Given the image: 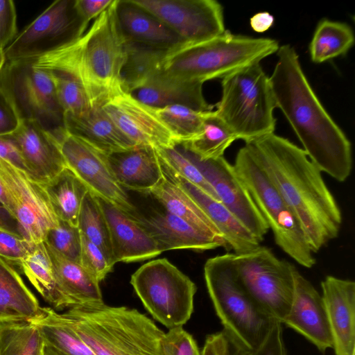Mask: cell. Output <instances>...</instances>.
Returning a JSON list of instances; mask_svg holds the SVG:
<instances>
[{
    "label": "cell",
    "mask_w": 355,
    "mask_h": 355,
    "mask_svg": "<svg viewBox=\"0 0 355 355\" xmlns=\"http://www.w3.org/2000/svg\"><path fill=\"white\" fill-rule=\"evenodd\" d=\"M245 145L297 218L313 253L338 237L340 209L302 148L275 133Z\"/></svg>",
    "instance_id": "1"
},
{
    "label": "cell",
    "mask_w": 355,
    "mask_h": 355,
    "mask_svg": "<svg viewBox=\"0 0 355 355\" xmlns=\"http://www.w3.org/2000/svg\"><path fill=\"white\" fill-rule=\"evenodd\" d=\"M269 76L276 107L284 114L311 161L338 182L352 169V144L313 90L291 44L279 46Z\"/></svg>",
    "instance_id": "2"
},
{
    "label": "cell",
    "mask_w": 355,
    "mask_h": 355,
    "mask_svg": "<svg viewBox=\"0 0 355 355\" xmlns=\"http://www.w3.org/2000/svg\"><path fill=\"white\" fill-rule=\"evenodd\" d=\"M115 3L114 0L80 38L32 60L37 69L63 71L76 78L92 105H101L112 94L123 89L120 76L125 48Z\"/></svg>",
    "instance_id": "3"
},
{
    "label": "cell",
    "mask_w": 355,
    "mask_h": 355,
    "mask_svg": "<svg viewBox=\"0 0 355 355\" xmlns=\"http://www.w3.org/2000/svg\"><path fill=\"white\" fill-rule=\"evenodd\" d=\"M63 315L95 355H162L164 332L137 309L103 302Z\"/></svg>",
    "instance_id": "4"
},
{
    "label": "cell",
    "mask_w": 355,
    "mask_h": 355,
    "mask_svg": "<svg viewBox=\"0 0 355 355\" xmlns=\"http://www.w3.org/2000/svg\"><path fill=\"white\" fill-rule=\"evenodd\" d=\"M278 42L225 31L212 39L185 44L169 51L162 71L183 80L204 83L221 78L277 53Z\"/></svg>",
    "instance_id": "5"
},
{
    "label": "cell",
    "mask_w": 355,
    "mask_h": 355,
    "mask_svg": "<svg viewBox=\"0 0 355 355\" xmlns=\"http://www.w3.org/2000/svg\"><path fill=\"white\" fill-rule=\"evenodd\" d=\"M204 277L223 329L248 351L257 349L277 320L243 286L233 266L232 253L207 259Z\"/></svg>",
    "instance_id": "6"
},
{
    "label": "cell",
    "mask_w": 355,
    "mask_h": 355,
    "mask_svg": "<svg viewBox=\"0 0 355 355\" xmlns=\"http://www.w3.org/2000/svg\"><path fill=\"white\" fill-rule=\"evenodd\" d=\"M221 89L214 112L236 139L248 142L274 133L276 105L269 76L260 62L223 78Z\"/></svg>",
    "instance_id": "7"
},
{
    "label": "cell",
    "mask_w": 355,
    "mask_h": 355,
    "mask_svg": "<svg viewBox=\"0 0 355 355\" xmlns=\"http://www.w3.org/2000/svg\"><path fill=\"white\" fill-rule=\"evenodd\" d=\"M233 166L272 230L276 244L300 265L312 268L316 261L297 218L246 145L239 150Z\"/></svg>",
    "instance_id": "8"
},
{
    "label": "cell",
    "mask_w": 355,
    "mask_h": 355,
    "mask_svg": "<svg viewBox=\"0 0 355 355\" xmlns=\"http://www.w3.org/2000/svg\"><path fill=\"white\" fill-rule=\"evenodd\" d=\"M130 284L146 309L168 329L182 327L190 319L197 287L166 259L142 265Z\"/></svg>",
    "instance_id": "9"
},
{
    "label": "cell",
    "mask_w": 355,
    "mask_h": 355,
    "mask_svg": "<svg viewBox=\"0 0 355 355\" xmlns=\"http://www.w3.org/2000/svg\"><path fill=\"white\" fill-rule=\"evenodd\" d=\"M0 92L19 121H36L49 132L64 127L52 80L32 60L6 62L0 73Z\"/></svg>",
    "instance_id": "10"
},
{
    "label": "cell",
    "mask_w": 355,
    "mask_h": 355,
    "mask_svg": "<svg viewBox=\"0 0 355 355\" xmlns=\"http://www.w3.org/2000/svg\"><path fill=\"white\" fill-rule=\"evenodd\" d=\"M232 261L236 275L248 292L282 323L293 300L296 267L261 245L244 254L232 253Z\"/></svg>",
    "instance_id": "11"
},
{
    "label": "cell",
    "mask_w": 355,
    "mask_h": 355,
    "mask_svg": "<svg viewBox=\"0 0 355 355\" xmlns=\"http://www.w3.org/2000/svg\"><path fill=\"white\" fill-rule=\"evenodd\" d=\"M88 24L76 0H57L26 26L3 51L6 61L33 60L80 38Z\"/></svg>",
    "instance_id": "12"
},
{
    "label": "cell",
    "mask_w": 355,
    "mask_h": 355,
    "mask_svg": "<svg viewBox=\"0 0 355 355\" xmlns=\"http://www.w3.org/2000/svg\"><path fill=\"white\" fill-rule=\"evenodd\" d=\"M0 181L17 224L19 234L29 243H42L59 223L43 184L26 171L0 159Z\"/></svg>",
    "instance_id": "13"
},
{
    "label": "cell",
    "mask_w": 355,
    "mask_h": 355,
    "mask_svg": "<svg viewBox=\"0 0 355 355\" xmlns=\"http://www.w3.org/2000/svg\"><path fill=\"white\" fill-rule=\"evenodd\" d=\"M69 168L94 196L110 202L133 218L138 215L117 182L103 153L69 133L64 127L50 132Z\"/></svg>",
    "instance_id": "14"
},
{
    "label": "cell",
    "mask_w": 355,
    "mask_h": 355,
    "mask_svg": "<svg viewBox=\"0 0 355 355\" xmlns=\"http://www.w3.org/2000/svg\"><path fill=\"white\" fill-rule=\"evenodd\" d=\"M167 24L187 44L223 34V8L215 0H134Z\"/></svg>",
    "instance_id": "15"
},
{
    "label": "cell",
    "mask_w": 355,
    "mask_h": 355,
    "mask_svg": "<svg viewBox=\"0 0 355 355\" xmlns=\"http://www.w3.org/2000/svg\"><path fill=\"white\" fill-rule=\"evenodd\" d=\"M182 149L211 184L218 200L261 242L269 227L233 165L224 157L200 160Z\"/></svg>",
    "instance_id": "16"
},
{
    "label": "cell",
    "mask_w": 355,
    "mask_h": 355,
    "mask_svg": "<svg viewBox=\"0 0 355 355\" xmlns=\"http://www.w3.org/2000/svg\"><path fill=\"white\" fill-rule=\"evenodd\" d=\"M101 107L121 132L137 145L155 148L177 146L155 108L140 102L130 93L119 90L109 96Z\"/></svg>",
    "instance_id": "17"
},
{
    "label": "cell",
    "mask_w": 355,
    "mask_h": 355,
    "mask_svg": "<svg viewBox=\"0 0 355 355\" xmlns=\"http://www.w3.org/2000/svg\"><path fill=\"white\" fill-rule=\"evenodd\" d=\"M282 323L304 336L320 352L333 348V339L322 295L313 284L295 270L294 293Z\"/></svg>",
    "instance_id": "18"
},
{
    "label": "cell",
    "mask_w": 355,
    "mask_h": 355,
    "mask_svg": "<svg viewBox=\"0 0 355 355\" xmlns=\"http://www.w3.org/2000/svg\"><path fill=\"white\" fill-rule=\"evenodd\" d=\"M9 137L19 149L28 174L40 183H48L67 167L57 141L37 121H20Z\"/></svg>",
    "instance_id": "19"
},
{
    "label": "cell",
    "mask_w": 355,
    "mask_h": 355,
    "mask_svg": "<svg viewBox=\"0 0 355 355\" xmlns=\"http://www.w3.org/2000/svg\"><path fill=\"white\" fill-rule=\"evenodd\" d=\"M159 162L164 177L188 194L214 223L224 241L227 250L232 251L234 254H241L260 245L261 242L219 200L175 174L160 159Z\"/></svg>",
    "instance_id": "20"
},
{
    "label": "cell",
    "mask_w": 355,
    "mask_h": 355,
    "mask_svg": "<svg viewBox=\"0 0 355 355\" xmlns=\"http://www.w3.org/2000/svg\"><path fill=\"white\" fill-rule=\"evenodd\" d=\"M335 355H355V283L332 275L321 282Z\"/></svg>",
    "instance_id": "21"
},
{
    "label": "cell",
    "mask_w": 355,
    "mask_h": 355,
    "mask_svg": "<svg viewBox=\"0 0 355 355\" xmlns=\"http://www.w3.org/2000/svg\"><path fill=\"white\" fill-rule=\"evenodd\" d=\"M96 197L109 227L114 263L144 261L162 253L150 233L136 219L112 203Z\"/></svg>",
    "instance_id": "22"
},
{
    "label": "cell",
    "mask_w": 355,
    "mask_h": 355,
    "mask_svg": "<svg viewBox=\"0 0 355 355\" xmlns=\"http://www.w3.org/2000/svg\"><path fill=\"white\" fill-rule=\"evenodd\" d=\"M115 15L125 42L169 51L187 44L162 20L134 0H116Z\"/></svg>",
    "instance_id": "23"
},
{
    "label": "cell",
    "mask_w": 355,
    "mask_h": 355,
    "mask_svg": "<svg viewBox=\"0 0 355 355\" xmlns=\"http://www.w3.org/2000/svg\"><path fill=\"white\" fill-rule=\"evenodd\" d=\"M135 219L150 233L162 252L177 249L205 251L225 248L221 238L204 232L166 210L148 216L139 214Z\"/></svg>",
    "instance_id": "24"
},
{
    "label": "cell",
    "mask_w": 355,
    "mask_h": 355,
    "mask_svg": "<svg viewBox=\"0 0 355 355\" xmlns=\"http://www.w3.org/2000/svg\"><path fill=\"white\" fill-rule=\"evenodd\" d=\"M104 155L117 182L123 189L150 193L164 178L153 147L136 146Z\"/></svg>",
    "instance_id": "25"
},
{
    "label": "cell",
    "mask_w": 355,
    "mask_h": 355,
    "mask_svg": "<svg viewBox=\"0 0 355 355\" xmlns=\"http://www.w3.org/2000/svg\"><path fill=\"white\" fill-rule=\"evenodd\" d=\"M42 245L55 275L58 293L56 310L103 302L99 282L80 264L66 259L45 241Z\"/></svg>",
    "instance_id": "26"
},
{
    "label": "cell",
    "mask_w": 355,
    "mask_h": 355,
    "mask_svg": "<svg viewBox=\"0 0 355 355\" xmlns=\"http://www.w3.org/2000/svg\"><path fill=\"white\" fill-rule=\"evenodd\" d=\"M64 127L69 133L105 155L138 146L121 132L101 105H93L82 114L64 116Z\"/></svg>",
    "instance_id": "27"
},
{
    "label": "cell",
    "mask_w": 355,
    "mask_h": 355,
    "mask_svg": "<svg viewBox=\"0 0 355 355\" xmlns=\"http://www.w3.org/2000/svg\"><path fill=\"white\" fill-rule=\"evenodd\" d=\"M202 85L171 77L162 71L130 94L153 107L180 105L200 111L213 110L214 105L209 104L204 97Z\"/></svg>",
    "instance_id": "28"
},
{
    "label": "cell",
    "mask_w": 355,
    "mask_h": 355,
    "mask_svg": "<svg viewBox=\"0 0 355 355\" xmlns=\"http://www.w3.org/2000/svg\"><path fill=\"white\" fill-rule=\"evenodd\" d=\"M41 307L21 272L0 257V323L30 321L39 313Z\"/></svg>",
    "instance_id": "29"
},
{
    "label": "cell",
    "mask_w": 355,
    "mask_h": 355,
    "mask_svg": "<svg viewBox=\"0 0 355 355\" xmlns=\"http://www.w3.org/2000/svg\"><path fill=\"white\" fill-rule=\"evenodd\" d=\"M30 322L38 328L46 345L65 355H95L63 313L53 308L42 306Z\"/></svg>",
    "instance_id": "30"
},
{
    "label": "cell",
    "mask_w": 355,
    "mask_h": 355,
    "mask_svg": "<svg viewBox=\"0 0 355 355\" xmlns=\"http://www.w3.org/2000/svg\"><path fill=\"white\" fill-rule=\"evenodd\" d=\"M125 48L121 84L123 90L131 93L162 71L163 64L169 51L130 42H125Z\"/></svg>",
    "instance_id": "31"
},
{
    "label": "cell",
    "mask_w": 355,
    "mask_h": 355,
    "mask_svg": "<svg viewBox=\"0 0 355 355\" xmlns=\"http://www.w3.org/2000/svg\"><path fill=\"white\" fill-rule=\"evenodd\" d=\"M44 186L58 218L78 227L81 204L89 191L87 187L67 167Z\"/></svg>",
    "instance_id": "32"
},
{
    "label": "cell",
    "mask_w": 355,
    "mask_h": 355,
    "mask_svg": "<svg viewBox=\"0 0 355 355\" xmlns=\"http://www.w3.org/2000/svg\"><path fill=\"white\" fill-rule=\"evenodd\" d=\"M150 194L153 195L168 212L204 232L222 239L216 226L196 202L166 178L164 177Z\"/></svg>",
    "instance_id": "33"
},
{
    "label": "cell",
    "mask_w": 355,
    "mask_h": 355,
    "mask_svg": "<svg viewBox=\"0 0 355 355\" xmlns=\"http://www.w3.org/2000/svg\"><path fill=\"white\" fill-rule=\"evenodd\" d=\"M354 32L346 23L322 19L309 44L311 60L320 64L345 55L354 45Z\"/></svg>",
    "instance_id": "34"
},
{
    "label": "cell",
    "mask_w": 355,
    "mask_h": 355,
    "mask_svg": "<svg viewBox=\"0 0 355 355\" xmlns=\"http://www.w3.org/2000/svg\"><path fill=\"white\" fill-rule=\"evenodd\" d=\"M235 140L232 132L211 110L207 113L200 132L179 145L199 159L209 160L223 157L225 150Z\"/></svg>",
    "instance_id": "35"
},
{
    "label": "cell",
    "mask_w": 355,
    "mask_h": 355,
    "mask_svg": "<svg viewBox=\"0 0 355 355\" xmlns=\"http://www.w3.org/2000/svg\"><path fill=\"white\" fill-rule=\"evenodd\" d=\"M44 340L30 321L0 323V355H42Z\"/></svg>",
    "instance_id": "36"
},
{
    "label": "cell",
    "mask_w": 355,
    "mask_h": 355,
    "mask_svg": "<svg viewBox=\"0 0 355 355\" xmlns=\"http://www.w3.org/2000/svg\"><path fill=\"white\" fill-rule=\"evenodd\" d=\"M17 266L42 297L55 310L58 304L55 279L42 243L35 245Z\"/></svg>",
    "instance_id": "37"
},
{
    "label": "cell",
    "mask_w": 355,
    "mask_h": 355,
    "mask_svg": "<svg viewBox=\"0 0 355 355\" xmlns=\"http://www.w3.org/2000/svg\"><path fill=\"white\" fill-rule=\"evenodd\" d=\"M78 228L81 234L102 250L114 266L115 263L107 223L96 197L89 191L81 204Z\"/></svg>",
    "instance_id": "38"
},
{
    "label": "cell",
    "mask_w": 355,
    "mask_h": 355,
    "mask_svg": "<svg viewBox=\"0 0 355 355\" xmlns=\"http://www.w3.org/2000/svg\"><path fill=\"white\" fill-rule=\"evenodd\" d=\"M154 108L159 119L171 132L177 145L192 139L200 132L204 120L209 112L180 105Z\"/></svg>",
    "instance_id": "39"
},
{
    "label": "cell",
    "mask_w": 355,
    "mask_h": 355,
    "mask_svg": "<svg viewBox=\"0 0 355 355\" xmlns=\"http://www.w3.org/2000/svg\"><path fill=\"white\" fill-rule=\"evenodd\" d=\"M43 71L52 80L64 116L82 114L92 107L85 89L76 78L63 71Z\"/></svg>",
    "instance_id": "40"
},
{
    "label": "cell",
    "mask_w": 355,
    "mask_h": 355,
    "mask_svg": "<svg viewBox=\"0 0 355 355\" xmlns=\"http://www.w3.org/2000/svg\"><path fill=\"white\" fill-rule=\"evenodd\" d=\"M155 150L159 159L173 172L218 200L211 184L183 149L175 146Z\"/></svg>",
    "instance_id": "41"
},
{
    "label": "cell",
    "mask_w": 355,
    "mask_h": 355,
    "mask_svg": "<svg viewBox=\"0 0 355 355\" xmlns=\"http://www.w3.org/2000/svg\"><path fill=\"white\" fill-rule=\"evenodd\" d=\"M53 249L66 259L80 264L81 234L78 227L59 220L44 240Z\"/></svg>",
    "instance_id": "42"
},
{
    "label": "cell",
    "mask_w": 355,
    "mask_h": 355,
    "mask_svg": "<svg viewBox=\"0 0 355 355\" xmlns=\"http://www.w3.org/2000/svg\"><path fill=\"white\" fill-rule=\"evenodd\" d=\"M80 264L99 283L105 278L114 267L102 250L83 234H81Z\"/></svg>",
    "instance_id": "43"
},
{
    "label": "cell",
    "mask_w": 355,
    "mask_h": 355,
    "mask_svg": "<svg viewBox=\"0 0 355 355\" xmlns=\"http://www.w3.org/2000/svg\"><path fill=\"white\" fill-rule=\"evenodd\" d=\"M162 355H202L193 337L177 327L164 333L162 340Z\"/></svg>",
    "instance_id": "44"
},
{
    "label": "cell",
    "mask_w": 355,
    "mask_h": 355,
    "mask_svg": "<svg viewBox=\"0 0 355 355\" xmlns=\"http://www.w3.org/2000/svg\"><path fill=\"white\" fill-rule=\"evenodd\" d=\"M35 245L20 234L0 228V257L15 266L30 254Z\"/></svg>",
    "instance_id": "45"
},
{
    "label": "cell",
    "mask_w": 355,
    "mask_h": 355,
    "mask_svg": "<svg viewBox=\"0 0 355 355\" xmlns=\"http://www.w3.org/2000/svg\"><path fill=\"white\" fill-rule=\"evenodd\" d=\"M245 349L224 329L207 336L202 355H246Z\"/></svg>",
    "instance_id": "46"
},
{
    "label": "cell",
    "mask_w": 355,
    "mask_h": 355,
    "mask_svg": "<svg viewBox=\"0 0 355 355\" xmlns=\"http://www.w3.org/2000/svg\"><path fill=\"white\" fill-rule=\"evenodd\" d=\"M17 35V11L12 0H0V49L4 51Z\"/></svg>",
    "instance_id": "47"
},
{
    "label": "cell",
    "mask_w": 355,
    "mask_h": 355,
    "mask_svg": "<svg viewBox=\"0 0 355 355\" xmlns=\"http://www.w3.org/2000/svg\"><path fill=\"white\" fill-rule=\"evenodd\" d=\"M282 322L276 320L262 343L246 355H287L283 339Z\"/></svg>",
    "instance_id": "48"
},
{
    "label": "cell",
    "mask_w": 355,
    "mask_h": 355,
    "mask_svg": "<svg viewBox=\"0 0 355 355\" xmlns=\"http://www.w3.org/2000/svg\"><path fill=\"white\" fill-rule=\"evenodd\" d=\"M0 159L12 164L28 173L26 163L19 149L9 135L0 136Z\"/></svg>",
    "instance_id": "49"
},
{
    "label": "cell",
    "mask_w": 355,
    "mask_h": 355,
    "mask_svg": "<svg viewBox=\"0 0 355 355\" xmlns=\"http://www.w3.org/2000/svg\"><path fill=\"white\" fill-rule=\"evenodd\" d=\"M114 0H76V8L81 17L87 23L97 18Z\"/></svg>",
    "instance_id": "50"
},
{
    "label": "cell",
    "mask_w": 355,
    "mask_h": 355,
    "mask_svg": "<svg viewBox=\"0 0 355 355\" xmlns=\"http://www.w3.org/2000/svg\"><path fill=\"white\" fill-rule=\"evenodd\" d=\"M19 122L15 112L0 92V136L12 134Z\"/></svg>",
    "instance_id": "51"
},
{
    "label": "cell",
    "mask_w": 355,
    "mask_h": 355,
    "mask_svg": "<svg viewBox=\"0 0 355 355\" xmlns=\"http://www.w3.org/2000/svg\"><path fill=\"white\" fill-rule=\"evenodd\" d=\"M275 18L268 12H260L254 15L250 19L252 30L257 33H264L274 24Z\"/></svg>",
    "instance_id": "52"
},
{
    "label": "cell",
    "mask_w": 355,
    "mask_h": 355,
    "mask_svg": "<svg viewBox=\"0 0 355 355\" xmlns=\"http://www.w3.org/2000/svg\"><path fill=\"white\" fill-rule=\"evenodd\" d=\"M0 228L16 233V234H19L18 230H17V222L1 203H0Z\"/></svg>",
    "instance_id": "53"
},
{
    "label": "cell",
    "mask_w": 355,
    "mask_h": 355,
    "mask_svg": "<svg viewBox=\"0 0 355 355\" xmlns=\"http://www.w3.org/2000/svg\"><path fill=\"white\" fill-rule=\"evenodd\" d=\"M0 203L10 214L11 207L5 189L0 181Z\"/></svg>",
    "instance_id": "54"
},
{
    "label": "cell",
    "mask_w": 355,
    "mask_h": 355,
    "mask_svg": "<svg viewBox=\"0 0 355 355\" xmlns=\"http://www.w3.org/2000/svg\"><path fill=\"white\" fill-rule=\"evenodd\" d=\"M42 355H65L63 353L55 349L44 344L42 349Z\"/></svg>",
    "instance_id": "55"
},
{
    "label": "cell",
    "mask_w": 355,
    "mask_h": 355,
    "mask_svg": "<svg viewBox=\"0 0 355 355\" xmlns=\"http://www.w3.org/2000/svg\"><path fill=\"white\" fill-rule=\"evenodd\" d=\"M6 62L3 51L0 49V73Z\"/></svg>",
    "instance_id": "56"
},
{
    "label": "cell",
    "mask_w": 355,
    "mask_h": 355,
    "mask_svg": "<svg viewBox=\"0 0 355 355\" xmlns=\"http://www.w3.org/2000/svg\"></svg>",
    "instance_id": "57"
}]
</instances>
